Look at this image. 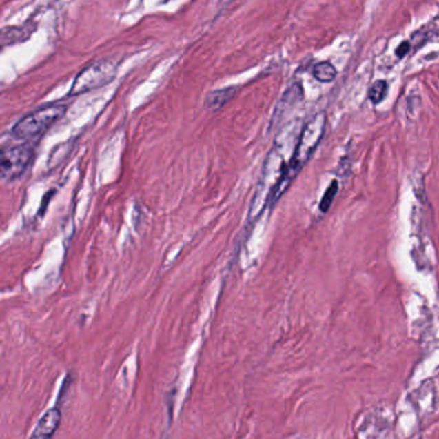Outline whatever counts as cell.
I'll list each match as a JSON object with an SVG mask.
<instances>
[{
	"mask_svg": "<svg viewBox=\"0 0 439 439\" xmlns=\"http://www.w3.org/2000/svg\"><path fill=\"white\" fill-rule=\"evenodd\" d=\"M409 50H410V43L409 41H403V43H400V47L397 48V56L402 59V57H405L407 53H409Z\"/></svg>",
	"mask_w": 439,
	"mask_h": 439,
	"instance_id": "obj_11",
	"label": "cell"
},
{
	"mask_svg": "<svg viewBox=\"0 0 439 439\" xmlns=\"http://www.w3.org/2000/svg\"><path fill=\"white\" fill-rule=\"evenodd\" d=\"M234 87H227V88L216 89L207 94L205 98L206 108L212 111H216L221 108H223L225 103L234 97Z\"/></svg>",
	"mask_w": 439,
	"mask_h": 439,
	"instance_id": "obj_7",
	"label": "cell"
},
{
	"mask_svg": "<svg viewBox=\"0 0 439 439\" xmlns=\"http://www.w3.org/2000/svg\"><path fill=\"white\" fill-rule=\"evenodd\" d=\"M115 71L116 68L111 61L92 62L76 75L70 89V96H78L108 84L115 76Z\"/></svg>",
	"mask_w": 439,
	"mask_h": 439,
	"instance_id": "obj_3",
	"label": "cell"
},
{
	"mask_svg": "<svg viewBox=\"0 0 439 439\" xmlns=\"http://www.w3.org/2000/svg\"><path fill=\"white\" fill-rule=\"evenodd\" d=\"M66 105L54 102L35 108L20 119L12 129V134L21 141L38 138L65 115Z\"/></svg>",
	"mask_w": 439,
	"mask_h": 439,
	"instance_id": "obj_2",
	"label": "cell"
},
{
	"mask_svg": "<svg viewBox=\"0 0 439 439\" xmlns=\"http://www.w3.org/2000/svg\"><path fill=\"white\" fill-rule=\"evenodd\" d=\"M304 98L303 88L300 84H294L287 89L283 94V99L280 101L277 110H276V119H283L285 115H287L296 105H299Z\"/></svg>",
	"mask_w": 439,
	"mask_h": 439,
	"instance_id": "obj_6",
	"label": "cell"
},
{
	"mask_svg": "<svg viewBox=\"0 0 439 439\" xmlns=\"http://www.w3.org/2000/svg\"><path fill=\"white\" fill-rule=\"evenodd\" d=\"M326 127V115L323 112L317 114L313 116L302 129V133L296 141V145L294 148L293 156L290 159L289 164L286 166L283 179L280 181L278 185L274 190V195L271 197L272 204H274L283 192L287 190V187L293 182L294 178L302 170L303 166L311 159L313 152L321 142L325 134Z\"/></svg>",
	"mask_w": 439,
	"mask_h": 439,
	"instance_id": "obj_1",
	"label": "cell"
},
{
	"mask_svg": "<svg viewBox=\"0 0 439 439\" xmlns=\"http://www.w3.org/2000/svg\"><path fill=\"white\" fill-rule=\"evenodd\" d=\"M338 190H339L338 181H332L330 185L327 187V190L325 191L323 198H321V203H320V210L321 212L326 213L330 209V206L332 205V201L335 198V195L338 194Z\"/></svg>",
	"mask_w": 439,
	"mask_h": 439,
	"instance_id": "obj_10",
	"label": "cell"
},
{
	"mask_svg": "<svg viewBox=\"0 0 439 439\" xmlns=\"http://www.w3.org/2000/svg\"><path fill=\"white\" fill-rule=\"evenodd\" d=\"M387 90H388V84L384 80H379L376 83L372 84L370 90H369V98L371 101L378 105L387 96Z\"/></svg>",
	"mask_w": 439,
	"mask_h": 439,
	"instance_id": "obj_9",
	"label": "cell"
},
{
	"mask_svg": "<svg viewBox=\"0 0 439 439\" xmlns=\"http://www.w3.org/2000/svg\"><path fill=\"white\" fill-rule=\"evenodd\" d=\"M313 76L321 83H331L336 78V69L330 62H318L313 68Z\"/></svg>",
	"mask_w": 439,
	"mask_h": 439,
	"instance_id": "obj_8",
	"label": "cell"
},
{
	"mask_svg": "<svg viewBox=\"0 0 439 439\" xmlns=\"http://www.w3.org/2000/svg\"><path fill=\"white\" fill-rule=\"evenodd\" d=\"M59 421H61V411L59 407L47 411L44 416L39 420L30 439H53V436L59 428Z\"/></svg>",
	"mask_w": 439,
	"mask_h": 439,
	"instance_id": "obj_5",
	"label": "cell"
},
{
	"mask_svg": "<svg viewBox=\"0 0 439 439\" xmlns=\"http://www.w3.org/2000/svg\"><path fill=\"white\" fill-rule=\"evenodd\" d=\"M34 156V147L30 143L4 147L0 154V174L4 181L20 178L29 167Z\"/></svg>",
	"mask_w": 439,
	"mask_h": 439,
	"instance_id": "obj_4",
	"label": "cell"
}]
</instances>
